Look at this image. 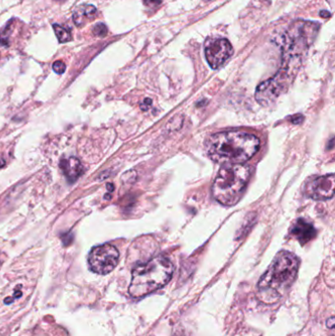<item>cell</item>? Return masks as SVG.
Returning <instances> with one entry per match:
<instances>
[{
    "mask_svg": "<svg viewBox=\"0 0 335 336\" xmlns=\"http://www.w3.org/2000/svg\"><path fill=\"white\" fill-rule=\"evenodd\" d=\"M205 148L208 157L219 164H243L258 152L260 140L247 132H220L207 139Z\"/></svg>",
    "mask_w": 335,
    "mask_h": 336,
    "instance_id": "6da1fadb",
    "label": "cell"
},
{
    "mask_svg": "<svg viewBox=\"0 0 335 336\" xmlns=\"http://www.w3.org/2000/svg\"><path fill=\"white\" fill-rule=\"evenodd\" d=\"M299 264V259L292 253L279 252L259 281V299L266 304L279 301L295 281Z\"/></svg>",
    "mask_w": 335,
    "mask_h": 336,
    "instance_id": "7a4b0ae2",
    "label": "cell"
},
{
    "mask_svg": "<svg viewBox=\"0 0 335 336\" xmlns=\"http://www.w3.org/2000/svg\"><path fill=\"white\" fill-rule=\"evenodd\" d=\"M173 272V263L164 257H156L147 263L139 264L132 272L129 294L138 299L155 292L170 281Z\"/></svg>",
    "mask_w": 335,
    "mask_h": 336,
    "instance_id": "3957f363",
    "label": "cell"
},
{
    "mask_svg": "<svg viewBox=\"0 0 335 336\" xmlns=\"http://www.w3.org/2000/svg\"><path fill=\"white\" fill-rule=\"evenodd\" d=\"M251 168L245 164L223 165L215 179L212 195L221 205H236L247 188Z\"/></svg>",
    "mask_w": 335,
    "mask_h": 336,
    "instance_id": "277c9868",
    "label": "cell"
},
{
    "mask_svg": "<svg viewBox=\"0 0 335 336\" xmlns=\"http://www.w3.org/2000/svg\"><path fill=\"white\" fill-rule=\"evenodd\" d=\"M320 25L317 22H293L283 36L282 63L301 65L308 48L318 36Z\"/></svg>",
    "mask_w": 335,
    "mask_h": 336,
    "instance_id": "5b68a950",
    "label": "cell"
},
{
    "mask_svg": "<svg viewBox=\"0 0 335 336\" xmlns=\"http://www.w3.org/2000/svg\"><path fill=\"white\" fill-rule=\"evenodd\" d=\"M298 70L282 66L272 78L262 82L256 90V100L263 106L275 103L291 85Z\"/></svg>",
    "mask_w": 335,
    "mask_h": 336,
    "instance_id": "8992f818",
    "label": "cell"
},
{
    "mask_svg": "<svg viewBox=\"0 0 335 336\" xmlns=\"http://www.w3.org/2000/svg\"><path fill=\"white\" fill-rule=\"evenodd\" d=\"M87 261L92 271L98 274H107L116 267L119 252L113 245L103 244L90 251Z\"/></svg>",
    "mask_w": 335,
    "mask_h": 336,
    "instance_id": "52a82bcc",
    "label": "cell"
},
{
    "mask_svg": "<svg viewBox=\"0 0 335 336\" xmlns=\"http://www.w3.org/2000/svg\"><path fill=\"white\" fill-rule=\"evenodd\" d=\"M204 54L212 69H218L233 54V47L226 39L210 40L205 44Z\"/></svg>",
    "mask_w": 335,
    "mask_h": 336,
    "instance_id": "ba28073f",
    "label": "cell"
},
{
    "mask_svg": "<svg viewBox=\"0 0 335 336\" xmlns=\"http://www.w3.org/2000/svg\"><path fill=\"white\" fill-rule=\"evenodd\" d=\"M307 196L316 201L329 200L334 195V174H327L313 179L306 185Z\"/></svg>",
    "mask_w": 335,
    "mask_h": 336,
    "instance_id": "9c48e42d",
    "label": "cell"
},
{
    "mask_svg": "<svg viewBox=\"0 0 335 336\" xmlns=\"http://www.w3.org/2000/svg\"><path fill=\"white\" fill-rule=\"evenodd\" d=\"M291 234L302 245H305L316 236V229L313 224L303 219L296 220L291 229Z\"/></svg>",
    "mask_w": 335,
    "mask_h": 336,
    "instance_id": "30bf717a",
    "label": "cell"
},
{
    "mask_svg": "<svg viewBox=\"0 0 335 336\" xmlns=\"http://www.w3.org/2000/svg\"><path fill=\"white\" fill-rule=\"evenodd\" d=\"M60 168L69 182H75L85 171L81 161L74 157L60 161Z\"/></svg>",
    "mask_w": 335,
    "mask_h": 336,
    "instance_id": "8fae6325",
    "label": "cell"
},
{
    "mask_svg": "<svg viewBox=\"0 0 335 336\" xmlns=\"http://www.w3.org/2000/svg\"><path fill=\"white\" fill-rule=\"evenodd\" d=\"M98 10L94 5H81L73 14V21L77 27H84L87 23L93 21L97 17Z\"/></svg>",
    "mask_w": 335,
    "mask_h": 336,
    "instance_id": "7c38bea8",
    "label": "cell"
},
{
    "mask_svg": "<svg viewBox=\"0 0 335 336\" xmlns=\"http://www.w3.org/2000/svg\"><path fill=\"white\" fill-rule=\"evenodd\" d=\"M53 29L58 39L59 43L63 44V43H68L71 41L72 37H71V33L69 29L64 28L63 26H60L58 24L53 25Z\"/></svg>",
    "mask_w": 335,
    "mask_h": 336,
    "instance_id": "4fadbf2b",
    "label": "cell"
},
{
    "mask_svg": "<svg viewBox=\"0 0 335 336\" xmlns=\"http://www.w3.org/2000/svg\"><path fill=\"white\" fill-rule=\"evenodd\" d=\"M93 33H94V35L97 36V37L103 38V37H105V36L107 35V27H106L104 24H102V23H99V24H97V25L94 27Z\"/></svg>",
    "mask_w": 335,
    "mask_h": 336,
    "instance_id": "5bb4252c",
    "label": "cell"
},
{
    "mask_svg": "<svg viewBox=\"0 0 335 336\" xmlns=\"http://www.w3.org/2000/svg\"><path fill=\"white\" fill-rule=\"evenodd\" d=\"M9 30H11V23H8L7 26L0 32V44H2V45L8 44Z\"/></svg>",
    "mask_w": 335,
    "mask_h": 336,
    "instance_id": "9a60e30c",
    "label": "cell"
},
{
    "mask_svg": "<svg viewBox=\"0 0 335 336\" xmlns=\"http://www.w3.org/2000/svg\"><path fill=\"white\" fill-rule=\"evenodd\" d=\"M52 69H53V71H54L55 73L63 74L65 72V70H66V65L64 64L63 61L57 60V61H55V62L53 63V65H52Z\"/></svg>",
    "mask_w": 335,
    "mask_h": 336,
    "instance_id": "2e32d148",
    "label": "cell"
},
{
    "mask_svg": "<svg viewBox=\"0 0 335 336\" xmlns=\"http://www.w3.org/2000/svg\"><path fill=\"white\" fill-rule=\"evenodd\" d=\"M161 2H162V0H144V3L148 7L159 6Z\"/></svg>",
    "mask_w": 335,
    "mask_h": 336,
    "instance_id": "e0dca14e",
    "label": "cell"
},
{
    "mask_svg": "<svg viewBox=\"0 0 335 336\" xmlns=\"http://www.w3.org/2000/svg\"><path fill=\"white\" fill-rule=\"evenodd\" d=\"M320 15H321V17H322V18H329L331 16V14L329 12H327V11H321Z\"/></svg>",
    "mask_w": 335,
    "mask_h": 336,
    "instance_id": "ac0fdd59",
    "label": "cell"
},
{
    "mask_svg": "<svg viewBox=\"0 0 335 336\" xmlns=\"http://www.w3.org/2000/svg\"><path fill=\"white\" fill-rule=\"evenodd\" d=\"M333 320H334V319H333V317H331V318H330V320L328 321V322H329V323L327 322V323H328V326H329L330 328H333V323H334V322H333Z\"/></svg>",
    "mask_w": 335,
    "mask_h": 336,
    "instance_id": "d6986e66",
    "label": "cell"
},
{
    "mask_svg": "<svg viewBox=\"0 0 335 336\" xmlns=\"http://www.w3.org/2000/svg\"><path fill=\"white\" fill-rule=\"evenodd\" d=\"M107 189H108L109 192H112L113 189H114V187H113V185H111V184H108V185H107Z\"/></svg>",
    "mask_w": 335,
    "mask_h": 336,
    "instance_id": "ffe728a7",
    "label": "cell"
}]
</instances>
